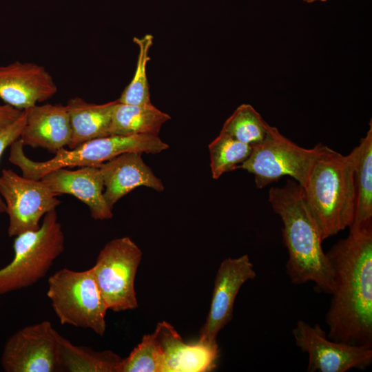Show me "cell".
<instances>
[{
  "mask_svg": "<svg viewBox=\"0 0 372 372\" xmlns=\"http://www.w3.org/2000/svg\"><path fill=\"white\" fill-rule=\"evenodd\" d=\"M326 255L334 281L325 317L327 336L372 347V223L349 230Z\"/></svg>",
  "mask_w": 372,
  "mask_h": 372,
  "instance_id": "obj_1",
  "label": "cell"
},
{
  "mask_svg": "<svg viewBox=\"0 0 372 372\" xmlns=\"http://www.w3.org/2000/svg\"><path fill=\"white\" fill-rule=\"evenodd\" d=\"M269 202L282 221V240L289 254L286 272L291 282L295 285L312 282L317 292L331 294L333 270L302 187L293 179H288L284 186L269 189Z\"/></svg>",
  "mask_w": 372,
  "mask_h": 372,
  "instance_id": "obj_2",
  "label": "cell"
},
{
  "mask_svg": "<svg viewBox=\"0 0 372 372\" xmlns=\"http://www.w3.org/2000/svg\"><path fill=\"white\" fill-rule=\"evenodd\" d=\"M355 147L348 154L322 145L302 187L322 240L350 227L355 210Z\"/></svg>",
  "mask_w": 372,
  "mask_h": 372,
  "instance_id": "obj_3",
  "label": "cell"
},
{
  "mask_svg": "<svg viewBox=\"0 0 372 372\" xmlns=\"http://www.w3.org/2000/svg\"><path fill=\"white\" fill-rule=\"evenodd\" d=\"M20 138L10 145L9 161L19 167L22 176L40 180L48 172L63 167L99 166L103 163L126 152L160 153L169 148L158 136L135 134L108 136L85 142L74 149L64 147L43 162L34 161L24 153Z\"/></svg>",
  "mask_w": 372,
  "mask_h": 372,
  "instance_id": "obj_4",
  "label": "cell"
},
{
  "mask_svg": "<svg viewBox=\"0 0 372 372\" xmlns=\"http://www.w3.org/2000/svg\"><path fill=\"white\" fill-rule=\"evenodd\" d=\"M14 258L0 269V295L32 286L44 278L65 249V236L56 210L40 227L15 236Z\"/></svg>",
  "mask_w": 372,
  "mask_h": 372,
  "instance_id": "obj_5",
  "label": "cell"
},
{
  "mask_svg": "<svg viewBox=\"0 0 372 372\" xmlns=\"http://www.w3.org/2000/svg\"><path fill=\"white\" fill-rule=\"evenodd\" d=\"M47 296L61 324L86 328L103 336L105 332L106 303L92 268L74 271L63 268L48 280Z\"/></svg>",
  "mask_w": 372,
  "mask_h": 372,
  "instance_id": "obj_6",
  "label": "cell"
},
{
  "mask_svg": "<svg viewBox=\"0 0 372 372\" xmlns=\"http://www.w3.org/2000/svg\"><path fill=\"white\" fill-rule=\"evenodd\" d=\"M322 145L320 143L311 149L302 147L268 124L264 140L252 146L250 155L238 169L254 174L259 189L285 176H291L302 187Z\"/></svg>",
  "mask_w": 372,
  "mask_h": 372,
  "instance_id": "obj_7",
  "label": "cell"
},
{
  "mask_svg": "<svg viewBox=\"0 0 372 372\" xmlns=\"http://www.w3.org/2000/svg\"><path fill=\"white\" fill-rule=\"evenodd\" d=\"M141 258V250L127 236L110 240L100 251L92 268L108 309L138 307L134 281Z\"/></svg>",
  "mask_w": 372,
  "mask_h": 372,
  "instance_id": "obj_8",
  "label": "cell"
},
{
  "mask_svg": "<svg viewBox=\"0 0 372 372\" xmlns=\"http://www.w3.org/2000/svg\"><path fill=\"white\" fill-rule=\"evenodd\" d=\"M0 195L9 217L10 237L37 230L41 218L61 203L56 198L59 195L41 179L28 178L9 169L1 172Z\"/></svg>",
  "mask_w": 372,
  "mask_h": 372,
  "instance_id": "obj_9",
  "label": "cell"
},
{
  "mask_svg": "<svg viewBox=\"0 0 372 372\" xmlns=\"http://www.w3.org/2000/svg\"><path fill=\"white\" fill-rule=\"evenodd\" d=\"M50 321L26 326L6 342L1 358L6 372L61 371L63 340Z\"/></svg>",
  "mask_w": 372,
  "mask_h": 372,
  "instance_id": "obj_10",
  "label": "cell"
},
{
  "mask_svg": "<svg viewBox=\"0 0 372 372\" xmlns=\"http://www.w3.org/2000/svg\"><path fill=\"white\" fill-rule=\"evenodd\" d=\"M296 346L309 355V372L366 370L372 363V347L335 342L322 327L298 320L292 330Z\"/></svg>",
  "mask_w": 372,
  "mask_h": 372,
  "instance_id": "obj_11",
  "label": "cell"
},
{
  "mask_svg": "<svg viewBox=\"0 0 372 372\" xmlns=\"http://www.w3.org/2000/svg\"><path fill=\"white\" fill-rule=\"evenodd\" d=\"M256 277L249 256L228 258L220 265L214 280L209 311L199 338L215 342L216 336L232 319L234 304L243 284Z\"/></svg>",
  "mask_w": 372,
  "mask_h": 372,
  "instance_id": "obj_12",
  "label": "cell"
},
{
  "mask_svg": "<svg viewBox=\"0 0 372 372\" xmlns=\"http://www.w3.org/2000/svg\"><path fill=\"white\" fill-rule=\"evenodd\" d=\"M56 92L54 79L41 65L16 61L0 66V99L7 105L23 110Z\"/></svg>",
  "mask_w": 372,
  "mask_h": 372,
  "instance_id": "obj_13",
  "label": "cell"
},
{
  "mask_svg": "<svg viewBox=\"0 0 372 372\" xmlns=\"http://www.w3.org/2000/svg\"><path fill=\"white\" fill-rule=\"evenodd\" d=\"M154 333L162 351V372H209L216 367L220 357L216 341L186 343L165 321L158 323Z\"/></svg>",
  "mask_w": 372,
  "mask_h": 372,
  "instance_id": "obj_14",
  "label": "cell"
},
{
  "mask_svg": "<svg viewBox=\"0 0 372 372\" xmlns=\"http://www.w3.org/2000/svg\"><path fill=\"white\" fill-rule=\"evenodd\" d=\"M41 179L59 196L70 194L85 204L94 220L112 218V209L103 196V178L98 166L81 167L74 170L68 167L59 168L48 172Z\"/></svg>",
  "mask_w": 372,
  "mask_h": 372,
  "instance_id": "obj_15",
  "label": "cell"
},
{
  "mask_svg": "<svg viewBox=\"0 0 372 372\" xmlns=\"http://www.w3.org/2000/svg\"><path fill=\"white\" fill-rule=\"evenodd\" d=\"M141 155L138 152L123 153L99 166L103 178V196L112 209L118 200L138 187L164 190L161 180L145 163Z\"/></svg>",
  "mask_w": 372,
  "mask_h": 372,
  "instance_id": "obj_16",
  "label": "cell"
},
{
  "mask_svg": "<svg viewBox=\"0 0 372 372\" xmlns=\"http://www.w3.org/2000/svg\"><path fill=\"white\" fill-rule=\"evenodd\" d=\"M25 110L26 123L19 138L24 146L55 154L69 145L72 131L66 105L46 103Z\"/></svg>",
  "mask_w": 372,
  "mask_h": 372,
  "instance_id": "obj_17",
  "label": "cell"
},
{
  "mask_svg": "<svg viewBox=\"0 0 372 372\" xmlns=\"http://www.w3.org/2000/svg\"><path fill=\"white\" fill-rule=\"evenodd\" d=\"M117 100L94 104L79 96L70 99L65 105L72 131L68 147L74 149L88 141L110 136L112 115Z\"/></svg>",
  "mask_w": 372,
  "mask_h": 372,
  "instance_id": "obj_18",
  "label": "cell"
},
{
  "mask_svg": "<svg viewBox=\"0 0 372 372\" xmlns=\"http://www.w3.org/2000/svg\"><path fill=\"white\" fill-rule=\"evenodd\" d=\"M171 118L151 103L126 104L117 100L113 110L110 136H158L163 124Z\"/></svg>",
  "mask_w": 372,
  "mask_h": 372,
  "instance_id": "obj_19",
  "label": "cell"
},
{
  "mask_svg": "<svg viewBox=\"0 0 372 372\" xmlns=\"http://www.w3.org/2000/svg\"><path fill=\"white\" fill-rule=\"evenodd\" d=\"M364 137L355 147V210L350 230L372 223V123Z\"/></svg>",
  "mask_w": 372,
  "mask_h": 372,
  "instance_id": "obj_20",
  "label": "cell"
},
{
  "mask_svg": "<svg viewBox=\"0 0 372 372\" xmlns=\"http://www.w3.org/2000/svg\"><path fill=\"white\" fill-rule=\"evenodd\" d=\"M122 359L112 351H95L86 347L74 344L63 338L61 371L118 372Z\"/></svg>",
  "mask_w": 372,
  "mask_h": 372,
  "instance_id": "obj_21",
  "label": "cell"
},
{
  "mask_svg": "<svg viewBox=\"0 0 372 372\" xmlns=\"http://www.w3.org/2000/svg\"><path fill=\"white\" fill-rule=\"evenodd\" d=\"M267 125L252 105L244 103L226 120L220 133L253 146L264 140Z\"/></svg>",
  "mask_w": 372,
  "mask_h": 372,
  "instance_id": "obj_22",
  "label": "cell"
},
{
  "mask_svg": "<svg viewBox=\"0 0 372 372\" xmlns=\"http://www.w3.org/2000/svg\"><path fill=\"white\" fill-rule=\"evenodd\" d=\"M252 146L220 133L209 145L212 177L238 169L250 155Z\"/></svg>",
  "mask_w": 372,
  "mask_h": 372,
  "instance_id": "obj_23",
  "label": "cell"
},
{
  "mask_svg": "<svg viewBox=\"0 0 372 372\" xmlns=\"http://www.w3.org/2000/svg\"><path fill=\"white\" fill-rule=\"evenodd\" d=\"M153 39L149 34L142 38H133V41L139 48L136 68L132 80L117 99L119 103L134 105L151 103L146 66L150 59L149 50L152 45Z\"/></svg>",
  "mask_w": 372,
  "mask_h": 372,
  "instance_id": "obj_24",
  "label": "cell"
},
{
  "mask_svg": "<svg viewBox=\"0 0 372 372\" xmlns=\"http://www.w3.org/2000/svg\"><path fill=\"white\" fill-rule=\"evenodd\" d=\"M163 355L154 333L145 335L130 355L123 358L118 372H162Z\"/></svg>",
  "mask_w": 372,
  "mask_h": 372,
  "instance_id": "obj_25",
  "label": "cell"
},
{
  "mask_svg": "<svg viewBox=\"0 0 372 372\" xmlns=\"http://www.w3.org/2000/svg\"><path fill=\"white\" fill-rule=\"evenodd\" d=\"M26 123V110H23L19 118L9 125L0 130V158L5 149L20 138ZM6 206L0 195V214L6 213Z\"/></svg>",
  "mask_w": 372,
  "mask_h": 372,
  "instance_id": "obj_26",
  "label": "cell"
},
{
  "mask_svg": "<svg viewBox=\"0 0 372 372\" xmlns=\"http://www.w3.org/2000/svg\"><path fill=\"white\" fill-rule=\"evenodd\" d=\"M22 111L7 104L0 105V130L16 121Z\"/></svg>",
  "mask_w": 372,
  "mask_h": 372,
  "instance_id": "obj_27",
  "label": "cell"
},
{
  "mask_svg": "<svg viewBox=\"0 0 372 372\" xmlns=\"http://www.w3.org/2000/svg\"><path fill=\"white\" fill-rule=\"evenodd\" d=\"M302 1L306 2V3H313V2H316V1H326L327 0H302Z\"/></svg>",
  "mask_w": 372,
  "mask_h": 372,
  "instance_id": "obj_28",
  "label": "cell"
}]
</instances>
